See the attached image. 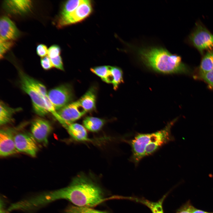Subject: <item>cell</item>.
<instances>
[{
  "instance_id": "1",
  "label": "cell",
  "mask_w": 213,
  "mask_h": 213,
  "mask_svg": "<svg viewBox=\"0 0 213 213\" xmlns=\"http://www.w3.org/2000/svg\"><path fill=\"white\" fill-rule=\"evenodd\" d=\"M64 199L75 206L91 207L107 200L104 191L92 178L83 173L74 177L67 186L37 194L35 201L41 208L56 200Z\"/></svg>"
},
{
  "instance_id": "2",
  "label": "cell",
  "mask_w": 213,
  "mask_h": 213,
  "mask_svg": "<svg viewBox=\"0 0 213 213\" xmlns=\"http://www.w3.org/2000/svg\"><path fill=\"white\" fill-rule=\"evenodd\" d=\"M139 59L146 67L159 73L171 74L184 72L185 66L180 56L162 47L151 46L138 49Z\"/></svg>"
},
{
  "instance_id": "3",
  "label": "cell",
  "mask_w": 213,
  "mask_h": 213,
  "mask_svg": "<svg viewBox=\"0 0 213 213\" xmlns=\"http://www.w3.org/2000/svg\"><path fill=\"white\" fill-rule=\"evenodd\" d=\"M161 134L160 130L147 133H138L133 138L125 140L130 146L132 152L130 160L137 165L144 157L146 149L148 146L156 145Z\"/></svg>"
},
{
  "instance_id": "4",
  "label": "cell",
  "mask_w": 213,
  "mask_h": 213,
  "mask_svg": "<svg viewBox=\"0 0 213 213\" xmlns=\"http://www.w3.org/2000/svg\"><path fill=\"white\" fill-rule=\"evenodd\" d=\"M19 74L21 88L30 97L34 111L39 116H45L49 112L45 104L44 97L33 86L30 77L21 71H19Z\"/></svg>"
},
{
  "instance_id": "5",
  "label": "cell",
  "mask_w": 213,
  "mask_h": 213,
  "mask_svg": "<svg viewBox=\"0 0 213 213\" xmlns=\"http://www.w3.org/2000/svg\"><path fill=\"white\" fill-rule=\"evenodd\" d=\"M191 34L189 39L193 45L201 53L213 49V35L203 26L198 24Z\"/></svg>"
},
{
  "instance_id": "6",
  "label": "cell",
  "mask_w": 213,
  "mask_h": 213,
  "mask_svg": "<svg viewBox=\"0 0 213 213\" xmlns=\"http://www.w3.org/2000/svg\"><path fill=\"white\" fill-rule=\"evenodd\" d=\"M47 96L58 111L70 103L73 97V93L71 86L63 84L50 90L47 93Z\"/></svg>"
},
{
  "instance_id": "7",
  "label": "cell",
  "mask_w": 213,
  "mask_h": 213,
  "mask_svg": "<svg viewBox=\"0 0 213 213\" xmlns=\"http://www.w3.org/2000/svg\"><path fill=\"white\" fill-rule=\"evenodd\" d=\"M92 10V4L89 0H82L77 8L69 15L59 17L57 26L62 27L80 22L89 16Z\"/></svg>"
},
{
  "instance_id": "8",
  "label": "cell",
  "mask_w": 213,
  "mask_h": 213,
  "mask_svg": "<svg viewBox=\"0 0 213 213\" xmlns=\"http://www.w3.org/2000/svg\"><path fill=\"white\" fill-rule=\"evenodd\" d=\"M86 112L78 101L70 103L57 111L59 122L64 127L80 119Z\"/></svg>"
},
{
  "instance_id": "9",
  "label": "cell",
  "mask_w": 213,
  "mask_h": 213,
  "mask_svg": "<svg viewBox=\"0 0 213 213\" xmlns=\"http://www.w3.org/2000/svg\"><path fill=\"white\" fill-rule=\"evenodd\" d=\"M14 139L18 152L36 156L38 148L37 142L31 133L25 132L17 133L15 134Z\"/></svg>"
},
{
  "instance_id": "10",
  "label": "cell",
  "mask_w": 213,
  "mask_h": 213,
  "mask_svg": "<svg viewBox=\"0 0 213 213\" xmlns=\"http://www.w3.org/2000/svg\"><path fill=\"white\" fill-rule=\"evenodd\" d=\"M52 130L50 123L42 118H36L31 124V134L37 142L44 146L48 144V137Z\"/></svg>"
},
{
  "instance_id": "11",
  "label": "cell",
  "mask_w": 213,
  "mask_h": 213,
  "mask_svg": "<svg viewBox=\"0 0 213 213\" xmlns=\"http://www.w3.org/2000/svg\"><path fill=\"white\" fill-rule=\"evenodd\" d=\"M12 128L2 129L0 131V155L5 157L17 153L14 141L15 133Z\"/></svg>"
},
{
  "instance_id": "12",
  "label": "cell",
  "mask_w": 213,
  "mask_h": 213,
  "mask_svg": "<svg viewBox=\"0 0 213 213\" xmlns=\"http://www.w3.org/2000/svg\"><path fill=\"white\" fill-rule=\"evenodd\" d=\"M20 33L14 23L8 17L2 16L0 20V39L12 41L16 39Z\"/></svg>"
},
{
  "instance_id": "13",
  "label": "cell",
  "mask_w": 213,
  "mask_h": 213,
  "mask_svg": "<svg viewBox=\"0 0 213 213\" xmlns=\"http://www.w3.org/2000/svg\"><path fill=\"white\" fill-rule=\"evenodd\" d=\"M3 6L4 9L10 13L22 14L30 11L32 2L29 0H5Z\"/></svg>"
},
{
  "instance_id": "14",
  "label": "cell",
  "mask_w": 213,
  "mask_h": 213,
  "mask_svg": "<svg viewBox=\"0 0 213 213\" xmlns=\"http://www.w3.org/2000/svg\"><path fill=\"white\" fill-rule=\"evenodd\" d=\"M64 127L71 137L76 141L87 142L94 140L88 138L85 129L80 124L72 123L67 125Z\"/></svg>"
},
{
  "instance_id": "15",
  "label": "cell",
  "mask_w": 213,
  "mask_h": 213,
  "mask_svg": "<svg viewBox=\"0 0 213 213\" xmlns=\"http://www.w3.org/2000/svg\"><path fill=\"white\" fill-rule=\"evenodd\" d=\"M86 112L90 111L95 108L96 96L95 90L91 88L78 100Z\"/></svg>"
},
{
  "instance_id": "16",
  "label": "cell",
  "mask_w": 213,
  "mask_h": 213,
  "mask_svg": "<svg viewBox=\"0 0 213 213\" xmlns=\"http://www.w3.org/2000/svg\"><path fill=\"white\" fill-rule=\"evenodd\" d=\"M21 110L19 108H11L1 101L0 103V124L1 125L7 124L12 120L13 114Z\"/></svg>"
},
{
  "instance_id": "17",
  "label": "cell",
  "mask_w": 213,
  "mask_h": 213,
  "mask_svg": "<svg viewBox=\"0 0 213 213\" xmlns=\"http://www.w3.org/2000/svg\"><path fill=\"white\" fill-rule=\"evenodd\" d=\"M104 120L97 117H87L83 121L84 127L88 130L96 132L100 130L104 126Z\"/></svg>"
},
{
  "instance_id": "18",
  "label": "cell",
  "mask_w": 213,
  "mask_h": 213,
  "mask_svg": "<svg viewBox=\"0 0 213 213\" xmlns=\"http://www.w3.org/2000/svg\"><path fill=\"white\" fill-rule=\"evenodd\" d=\"M91 71L99 77L105 82L112 84L113 79L111 66H104L91 68Z\"/></svg>"
},
{
  "instance_id": "19",
  "label": "cell",
  "mask_w": 213,
  "mask_h": 213,
  "mask_svg": "<svg viewBox=\"0 0 213 213\" xmlns=\"http://www.w3.org/2000/svg\"><path fill=\"white\" fill-rule=\"evenodd\" d=\"M213 68V51H209L204 56L200 64L201 74L209 72Z\"/></svg>"
},
{
  "instance_id": "20",
  "label": "cell",
  "mask_w": 213,
  "mask_h": 213,
  "mask_svg": "<svg viewBox=\"0 0 213 213\" xmlns=\"http://www.w3.org/2000/svg\"><path fill=\"white\" fill-rule=\"evenodd\" d=\"M82 0L67 1L63 5L59 17L66 16L73 12L82 2Z\"/></svg>"
},
{
  "instance_id": "21",
  "label": "cell",
  "mask_w": 213,
  "mask_h": 213,
  "mask_svg": "<svg viewBox=\"0 0 213 213\" xmlns=\"http://www.w3.org/2000/svg\"><path fill=\"white\" fill-rule=\"evenodd\" d=\"M64 213H108L106 212L98 210L89 207L78 206L72 205L68 206L64 209Z\"/></svg>"
},
{
  "instance_id": "22",
  "label": "cell",
  "mask_w": 213,
  "mask_h": 213,
  "mask_svg": "<svg viewBox=\"0 0 213 213\" xmlns=\"http://www.w3.org/2000/svg\"><path fill=\"white\" fill-rule=\"evenodd\" d=\"M113 81L112 84L114 90H117L119 85L124 82L123 73L122 69L117 67L111 66Z\"/></svg>"
},
{
  "instance_id": "23",
  "label": "cell",
  "mask_w": 213,
  "mask_h": 213,
  "mask_svg": "<svg viewBox=\"0 0 213 213\" xmlns=\"http://www.w3.org/2000/svg\"><path fill=\"white\" fill-rule=\"evenodd\" d=\"M164 199V197L156 202L138 199H136V201L141 202L147 206L151 210L152 213H164L162 204Z\"/></svg>"
},
{
  "instance_id": "24",
  "label": "cell",
  "mask_w": 213,
  "mask_h": 213,
  "mask_svg": "<svg viewBox=\"0 0 213 213\" xmlns=\"http://www.w3.org/2000/svg\"><path fill=\"white\" fill-rule=\"evenodd\" d=\"M13 45L12 41H6L0 39V57L3 58L4 54Z\"/></svg>"
},
{
  "instance_id": "25",
  "label": "cell",
  "mask_w": 213,
  "mask_h": 213,
  "mask_svg": "<svg viewBox=\"0 0 213 213\" xmlns=\"http://www.w3.org/2000/svg\"><path fill=\"white\" fill-rule=\"evenodd\" d=\"M30 80L33 86L43 97L47 95L46 88L42 83L31 77Z\"/></svg>"
},
{
  "instance_id": "26",
  "label": "cell",
  "mask_w": 213,
  "mask_h": 213,
  "mask_svg": "<svg viewBox=\"0 0 213 213\" xmlns=\"http://www.w3.org/2000/svg\"><path fill=\"white\" fill-rule=\"evenodd\" d=\"M61 49L57 45H53L48 49V56L50 58H53L60 55Z\"/></svg>"
},
{
  "instance_id": "27",
  "label": "cell",
  "mask_w": 213,
  "mask_h": 213,
  "mask_svg": "<svg viewBox=\"0 0 213 213\" xmlns=\"http://www.w3.org/2000/svg\"><path fill=\"white\" fill-rule=\"evenodd\" d=\"M41 64L42 67L45 70H49L54 67L50 58L47 56L41 59Z\"/></svg>"
},
{
  "instance_id": "28",
  "label": "cell",
  "mask_w": 213,
  "mask_h": 213,
  "mask_svg": "<svg viewBox=\"0 0 213 213\" xmlns=\"http://www.w3.org/2000/svg\"><path fill=\"white\" fill-rule=\"evenodd\" d=\"M50 59L54 67L61 70H64L62 58L60 55Z\"/></svg>"
},
{
  "instance_id": "29",
  "label": "cell",
  "mask_w": 213,
  "mask_h": 213,
  "mask_svg": "<svg viewBox=\"0 0 213 213\" xmlns=\"http://www.w3.org/2000/svg\"><path fill=\"white\" fill-rule=\"evenodd\" d=\"M36 51L37 55L42 58L48 55L47 47L46 45L43 44H39L37 46Z\"/></svg>"
},
{
  "instance_id": "30",
  "label": "cell",
  "mask_w": 213,
  "mask_h": 213,
  "mask_svg": "<svg viewBox=\"0 0 213 213\" xmlns=\"http://www.w3.org/2000/svg\"><path fill=\"white\" fill-rule=\"evenodd\" d=\"M201 76L206 81L213 86V68L208 72L201 74Z\"/></svg>"
},
{
  "instance_id": "31",
  "label": "cell",
  "mask_w": 213,
  "mask_h": 213,
  "mask_svg": "<svg viewBox=\"0 0 213 213\" xmlns=\"http://www.w3.org/2000/svg\"><path fill=\"white\" fill-rule=\"evenodd\" d=\"M194 208L191 206H189L183 208L177 213H191Z\"/></svg>"
},
{
  "instance_id": "32",
  "label": "cell",
  "mask_w": 213,
  "mask_h": 213,
  "mask_svg": "<svg viewBox=\"0 0 213 213\" xmlns=\"http://www.w3.org/2000/svg\"><path fill=\"white\" fill-rule=\"evenodd\" d=\"M0 213H7L4 208V203L2 200L1 199L0 200Z\"/></svg>"
},
{
  "instance_id": "33",
  "label": "cell",
  "mask_w": 213,
  "mask_h": 213,
  "mask_svg": "<svg viewBox=\"0 0 213 213\" xmlns=\"http://www.w3.org/2000/svg\"><path fill=\"white\" fill-rule=\"evenodd\" d=\"M191 213H210L202 210L197 209L194 208L193 210Z\"/></svg>"
}]
</instances>
